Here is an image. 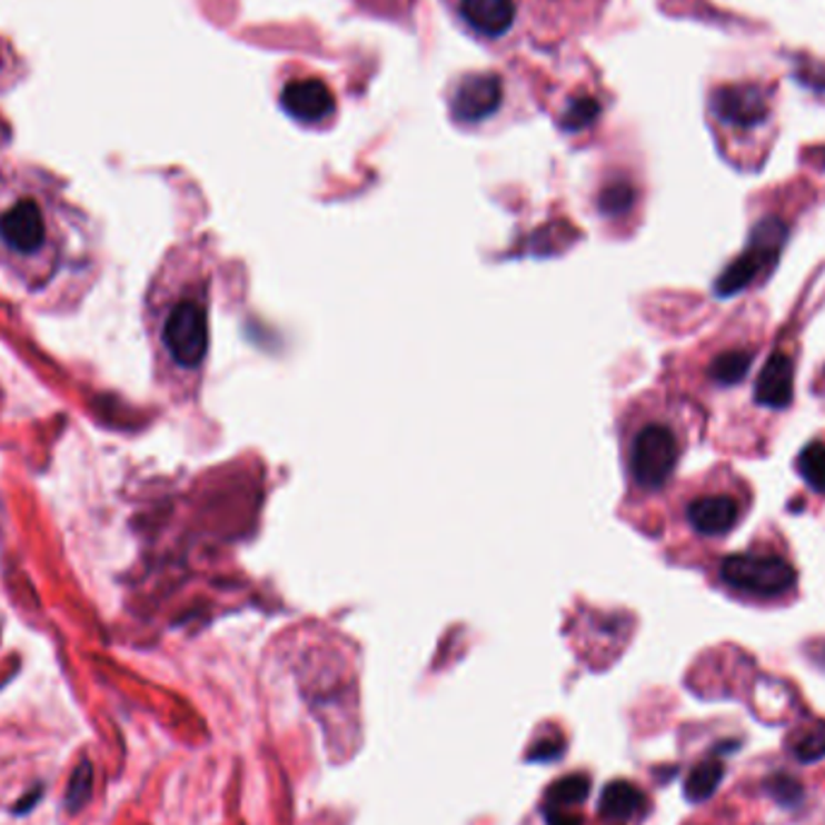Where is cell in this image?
<instances>
[{"label": "cell", "mask_w": 825, "mask_h": 825, "mask_svg": "<svg viewBox=\"0 0 825 825\" xmlns=\"http://www.w3.org/2000/svg\"><path fill=\"white\" fill-rule=\"evenodd\" d=\"M92 259L76 245V225L34 191L0 196V270L30 295L76 290Z\"/></svg>", "instance_id": "1"}, {"label": "cell", "mask_w": 825, "mask_h": 825, "mask_svg": "<svg viewBox=\"0 0 825 825\" xmlns=\"http://www.w3.org/2000/svg\"><path fill=\"white\" fill-rule=\"evenodd\" d=\"M148 324L158 360L175 375H193L203 367L210 331L208 297L196 280L160 276L148 300Z\"/></svg>", "instance_id": "2"}, {"label": "cell", "mask_w": 825, "mask_h": 825, "mask_svg": "<svg viewBox=\"0 0 825 825\" xmlns=\"http://www.w3.org/2000/svg\"><path fill=\"white\" fill-rule=\"evenodd\" d=\"M787 225L777 218H765L751 230L746 251L734 264L722 270L715 282V292L722 300L746 290L767 266L777 261V256L787 241Z\"/></svg>", "instance_id": "3"}, {"label": "cell", "mask_w": 825, "mask_h": 825, "mask_svg": "<svg viewBox=\"0 0 825 825\" xmlns=\"http://www.w3.org/2000/svg\"><path fill=\"white\" fill-rule=\"evenodd\" d=\"M722 579L736 592L753 596H782L796 585V570L777 556H732L722 563Z\"/></svg>", "instance_id": "4"}, {"label": "cell", "mask_w": 825, "mask_h": 825, "mask_svg": "<svg viewBox=\"0 0 825 825\" xmlns=\"http://www.w3.org/2000/svg\"><path fill=\"white\" fill-rule=\"evenodd\" d=\"M678 464V443L666 425H647L630 451V474L639 488L659 490Z\"/></svg>", "instance_id": "5"}, {"label": "cell", "mask_w": 825, "mask_h": 825, "mask_svg": "<svg viewBox=\"0 0 825 825\" xmlns=\"http://www.w3.org/2000/svg\"><path fill=\"white\" fill-rule=\"evenodd\" d=\"M505 88L500 76L476 73L466 76L451 95V117L459 123H480L503 107Z\"/></svg>", "instance_id": "6"}, {"label": "cell", "mask_w": 825, "mask_h": 825, "mask_svg": "<svg viewBox=\"0 0 825 825\" xmlns=\"http://www.w3.org/2000/svg\"><path fill=\"white\" fill-rule=\"evenodd\" d=\"M713 113L727 126L734 128H756L761 126L771 109H767V97L756 85H727V88L715 90L709 99Z\"/></svg>", "instance_id": "7"}, {"label": "cell", "mask_w": 825, "mask_h": 825, "mask_svg": "<svg viewBox=\"0 0 825 825\" xmlns=\"http://www.w3.org/2000/svg\"><path fill=\"white\" fill-rule=\"evenodd\" d=\"M280 107L290 119L300 123H319L329 119L336 99L329 85L319 78H295L280 92Z\"/></svg>", "instance_id": "8"}, {"label": "cell", "mask_w": 825, "mask_h": 825, "mask_svg": "<svg viewBox=\"0 0 825 825\" xmlns=\"http://www.w3.org/2000/svg\"><path fill=\"white\" fill-rule=\"evenodd\" d=\"M459 16L476 34L497 39L511 30L517 6L515 0H461Z\"/></svg>", "instance_id": "9"}, {"label": "cell", "mask_w": 825, "mask_h": 825, "mask_svg": "<svg viewBox=\"0 0 825 825\" xmlns=\"http://www.w3.org/2000/svg\"><path fill=\"white\" fill-rule=\"evenodd\" d=\"M794 398V365L789 355L775 352L771 355L761 369L756 381V401L765 408L782 410L792 404Z\"/></svg>", "instance_id": "10"}, {"label": "cell", "mask_w": 825, "mask_h": 825, "mask_svg": "<svg viewBox=\"0 0 825 825\" xmlns=\"http://www.w3.org/2000/svg\"><path fill=\"white\" fill-rule=\"evenodd\" d=\"M738 507L727 495L698 497L688 505V521L703 536H722L734 529Z\"/></svg>", "instance_id": "11"}, {"label": "cell", "mask_w": 825, "mask_h": 825, "mask_svg": "<svg viewBox=\"0 0 825 825\" xmlns=\"http://www.w3.org/2000/svg\"><path fill=\"white\" fill-rule=\"evenodd\" d=\"M643 806H645V794L639 792L635 785H630V782H623V779L610 782L599 799L602 816L610 821H628Z\"/></svg>", "instance_id": "12"}, {"label": "cell", "mask_w": 825, "mask_h": 825, "mask_svg": "<svg viewBox=\"0 0 825 825\" xmlns=\"http://www.w3.org/2000/svg\"><path fill=\"white\" fill-rule=\"evenodd\" d=\"M724 779V763L719 758H705L690 771L686 779V796L693 804H703L713 796Z\"/></svg>", "instance_id": "13"}, {"label": "cell", "mask_w": 825, "mask_h": 825, "mask_svg": "<svg viewBox=\"0 0 825 825\" xmlns=\"http://www.w3.org/2000/svg\"><path fill=\"white\" fill-rule=\"evenodd\" d=\"M95 792V767L88 758H80V763L73 767V775L68 779V787L63 794V808L66 814L76 816L90 804Z\"/></svg>", "instance_id": "14"}, {"label": "cell", "mask_w": 825, "mask_h": 825, "mask_svg": "<svg viewBox=\"0 0 825 825\" xmlns=\"http://www.w3.org/2000/svg\"><path fill=\"white\" fill-rule=\"evenodd\" d=\"M792 756L808 765V763H818L825 758V722H814L808 727L799 729L789 742Z\"/></svg>", "instance_id": "15"}, {"label": "cell", "mask_w": 825, "mask_h": 825, "mask_svg": "<svg viewBox=\"0 0 825 825\" xmlns=\"http://www.w3.org/2000/svg\"><path fill=\"white\" fill-rule=\"evenodd\" d=\"M753 365V355L744 350H732V352H722L715 358L713 367H709V375L722 387H732V384L744 381L748 369Z\"/></svg>", "instance_id": "16"}, {"label": "cell", "mask_w": 825, "mask_h": 825, "mask_svg": "<svg viewBox=\"0 0 825 825\" xmlns=\"http://www.w3.org/2000/svg\"><path fill=\"white\" fill-rule=\"evenodd\" d=\"M599 113H602V105L596 102L594 97H589V95L587 97H575V99H570V102H567L560 123H563L565 131L579 133V131H585V128H589L596 119H599Z\"/></svg>", "instance_id": "17"}, {"label": "cell", "mask_w": 825, "mask_h": 825, "mask_svg": "<svg viewBox=\"0 0 825 825\" xmlns=\"http://www.w3.org/2000/svg\"><path fill=\"white\" fill-rule=\"evenodd\" d=\"M796 468H799L802 478L811 488L825 493V445L821 443L806 445L799 454V459H796Z\"/></svg>", "instance_id": "18"}, {"label": "cell", "mask_w": 825, "mask_h": 825, "mask_svg": "<svg viewBox=\"0 0 825 825\" xmlns=\"http://www.w3.org/2000/svg\"><path fill=\"white\" fill-rule=\"evenodd\" d=\"M589 794V779L585 775H570L558 779L556 785L548 789L550 808H565L585 802Z\"/></svg>", "instance_id": "19"}, {"label": "cell", "mask_w": 825, "mask_h": 825, "mask_svg": "<svg viewBox=\"0 0 825 825\" xmlns=\"http://www.w3.org/2000/svg\"><path fill=\"white\" fill-rule=\"evenodd\" d=\"M633 201H635V191L630 183L616 181V183H608V187L602 191L599 208L604 216H623V212L630 210Z\"/></svg>", "instance_id": "20"}, {"label": "cell", "mask_w": 825, "mask_h": 825, "mask_svg": "<svg viewBox=\"0 0 825 825\" xmlns=\"http://www.w3.org/2000/svg\"><path fill=\"white\" fill-rule=\"evenodd\" d=\"M767 792H771L775 802H779L782 806H789V808L799 806L804 799V789L799 782L785 773H777L771 777V782H767Z\"/></svg>", "instance_id": "21"}, {"label": "cell", "mask_w": 825, "mask_h": 825, "mask_svg": "<svg viewBox=\"0 0 825 825\" xmlns=\"http://www.w3.org/2000/svg\"><path fill=\"white\" fill-rule=\"evenodd\" d=\"M794 78L799 80L804 88H808V90L825 92V66H821V63L806 61L802 68H796Z\"/></svg>", "instance_id": "22"}, {"label": "cell", "mask_w": 825, "mask_h": 825, "mask_svg": "<svg viewBox=\"0 0 825 825\" xmlns=\"http://www.w3.org/2000/svg\"><path fill=\"white\" fill-rule=\"evenodd\" d=\"M41 796H44V785L32 787L30 792H27V794L22 796V799H20L16 806H12V814H18V816L30 814V811L41 802Z\"/></svg>", "instance_id": "23"}]
</instances>
